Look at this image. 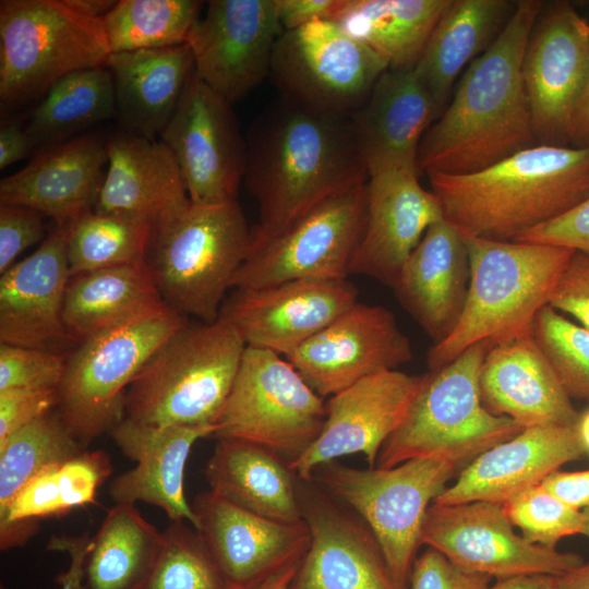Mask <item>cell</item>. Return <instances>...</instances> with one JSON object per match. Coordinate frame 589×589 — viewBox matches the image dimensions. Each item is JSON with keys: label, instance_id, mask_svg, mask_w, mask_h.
Listing matches in <instances>:
<instances>
[{"label": "cell", "instance_id": "cell-51", "mask_svg": "<svg viewBox=\"0 0 589 589\" xmlns=\"http://www.w3.org/2000/svg\"><path fill=\"white\" fill-rule=\"evenodd\" d=\"M550 306L576 318L589 329V255L573 254L549 301Z\"/></svg>", "mask_w": 589, "mask_h": 589}, {"label": "cell", "instance_id": "cell-5", "mask_svg": "<svg viewBox=\"0 0 589 589\" xmlns=\"http://www.w3.org/2000/svg\"><path fill=\"white\" fill-rule=\"evenodd\" d=\"M245 347L223 320L211 324L188 320L128 387L124 418L154 426L215 428Z\"/></svg>", "mask_w": 589, "mask_h": 589}, {"label": "cell", "instance_id": "cell-45", "mask_svg": "<svg viewBox=\"0 0 589 589\" xmlns=\"http://www.w3.org/2000/svg\"><path fill=\"white\" fill-rule=\"evenodd\" d=\"M503 505L513 526L532 543L556 549L561 539L581 533L582 512L555 496L542 484L529 488Z\"/></svg>", "mask_w": 589, "mask_h": 589}, {"label": "cell", "instance_id": "cell-14", "mask_svg": "<svg viewBox=\"0 0 589 589\" xmlns=\"http://www.w3.org/2000/svg\"><path fill=\"white\" fill-rule=\"evenodd\" d=\"M421 544L443 553L458 567L491 578L562 575L585 563L581 556L526 541L515 533L503 505L490 502L432 503Z\"/></svg>", "mask_w": 589, "mask_h": 589}, {"label": "cell", "instance_id": "cell-46", "mask_svg": "<svg viewBox=\"0 0 589 589\" xmlns=\"http://www.w3.org/2000/svg\"><path fill=\"white\" fill-rule=\"evenodd\" d=\"M65 353L0 342V390L56 388L65 371Z\"/></svg>", "mask_w": 589, "mask_h": 589}, {"label": "cell", "instance_id": "cell-47", "mask_svg": "<svg viewBox=\"0 0 589 589\" xmlns=\"http://www.w3.org/2000/svg\"><path fill=\"white\" fill-rule=\"evenodd\" d=\"M44 217L25 206L0 204V274L14 265L22 252L45 240Z\"/></svg>", "mask_w": 589, "mask_h": 589}, {"label": "cell", "instance_id": "cell-50", "mask_svg": "<svg viewBox=\"0 0 589 589\" xmlns=\"http://www.w3.org/2000/svg\"><path fill=\"white\" fill-rule=\"evenodd\" d=\"M514 241L563 247L589 255V197L562 216L519 235Z\"/></svg>", "mask_w": 589, "mask_h": 589}, {"label": "cell", "instance_id": "cell-56", "mask_svg": "<svg viewBox=\"0 0 589 589\" xmlns=\"http://www.w3.org/2000/svg\"><path fill=\"white\" fill-rule=\"evenodd\" d=\"M489 589H561V575H521L496 580Z\"/></svg>", "mask_w": 589, "mask_h": 589}, {"label": "cell", "instance_id": "cell-39", "mask_svg": "<svg viewBox=\"0 0 589 589\" xmlns=\"http://www.w3.org/2000/svg\"><path fill=\"white\" fill-rule=\"evenodd\" d=\"M112 118H116L113 77L105 65L77 70L55 82L32 111L25 130L38 153Z\"/></svg>", "mask_w": 589, "mask_h": 589}, {"label": "cell", "instance_id": "cell-7", "mask_svg": "<svg viewBox=\"0 0 589 589\" xmlns=\"http://www.w3.org/2000/svg\"><path fill=\"white\" fill-rule=\"evenodd\" d=\"M491 346V341L478 342L443 368L424 374L405 421L382 446L377 468L441 457L462 470L525 429L508 417L491 413L482 404L479 375Z\"/></svg>", "mask_w": 589, "mask_h": 589}, {"label": "cell", "instance_id": "cell-16", "mask_svg": "<svg viewBox=\"0 0 589 589\" xmlns=\"http://www.w3.org/2000/svg\"><path fill=\"white\" fill-rule=\"evenodd\" d=\"M310 545L289 589H405L365 520L313 479H297Z\"/></svg>", "mask_w": 589, "mask_h": 589}, {"label": "cell", "instance_id": "cell-52", "mask_svg": "<svg viewBox=\"0 0 589 589\" xmlns=\"http://www.w3.org/2000/svg\"><path fill=\"white\" fill-rule=\"evenodd\" d=\"M283 31L316 21H332L342 0H275Z\"/></svg>", "mask_w": 589, "mask_h": 589}, {"label": "cell", "instance_id": "cell-61", "mask_svg": "<svg viewBox=\"0 0 589 589\" xmlns=\"http://www.w3.org/2000/svg\"><path fill=\"white\" fill-rule=\"evenodd\" d=\"M574 429L585 455H589V408L578 413Z\"/></svg>", "mask_w": 589, "mask_h": 589}, {"label": "cell", "instance_id": "cell-34", "mask_svg": "<svg viewBox=\"0 0 589 589\" xmlns=\"http://www.w3.org/2000/svg\"><path fill=\"white\" fill-rule=\"evenodd\" d=\"M515 7L516 2L507 0H452L444 11L413 68L437 118L449 103L460 72L494 43Z\"/></svg>", "mask_w": 589, "mask_h": 589}, {"label": "cell", "instance_id": "cell-21", "mask_svg": "<svg viewBox=\"0 0 589 589\" xmlns=\"http://www.w3.org/2000/svg\"><path fill=\"white\" fill-rule=\"evenodd\" d=\"M423 382L424 375L388 370L365 376L330 396L323 429L291 464L293 471L309 480L320 465L359 453L374 468L382 446L405 421Z\"/></svg>", "mask_w": 589, "mask_h": 589}, {"label": "cell", "instance_id": "cell-26", "mask_svg": "<svg viewBox=\"0 0 589 589\" xmlns=\"http://www.w3.org/2000/svg\"><path fill=\"white\" fill-rule=\"evenodd\" d=\"M214 431V426H154L123 418L109 434L136 465L110 482L111 498L120 504L145 502L163 509L171 521L184 520L196 529L184 494V470L194 443L212 437Z\"/></svg>", "mask_w": 589, "mask_h": 589}, {"label": "cell", "instance_id": "cell-3", "mask_svg": "<svg viewBox=\"0 0 589 589\" xmlns=\"http://www.w3.org/2000/svg\"><path fill=\"white\" fill-rule=\"evenodd\" d=\"M428 177L461 232L514 241L589 197V147L537 144L477 172Z\"/></svg>", "mask_w": 589, "mask_h": 589}, {"label": "cell", "instance_id": "cell-13", "mask_svg": "<svg viewBox=\"0 0 589 589\" xmlns=\"http://www.w3.org/2000/svg\"><path fill=\"white\" fill-rule=\"evenodd\" d=\"M366 218L368 181L325 200L278 236L251 243L232 289L348 279Z\"/></svg>", "mask_w": 589, "mask_h": 589}, {"label": "cell", "instance_id": "cell-25", "mask_svg": "<svg viewBox=\"0 0 589 589\" xmlns=\"http://www.w3.org/2000/svg\"><path fill=\"white\" fill-rule=\"evenodd\" d=\"M108 136L84 133L38 152L0 181V204L32 208L59 225L94 212L106 177Z\"/></svg>", "mask_w": 589, "mask_h": 589}, {"label": "cell", "instance_id": "cell-11", "mask_svg": "<svg viewBox=\"0 0 589 589\" xmlns=\"http://www.w3.org/2000/svg\"><path fill=\"white\" fill-rule=\"evenodd\" d=\"M326 402L283 356L245 347L212 437L260 444L293 464L318 437Z\"/></svg>", "mask_w": 589, "mask_h": 589}, {"label": "cell", "instance_id": "cell-32", "mask_svg": "<svg viewBox=\"0 0 589 589\" xmlns=\"http://www.w3.org/2000/svg\"><path fill=\"white\" fill-rule=\"evenodd\" d=\"M116 119L120 131L156 139L171 120L194 71L187 44L111 53Z\"/></svg>", "mask_w": 589, "mask_h": 589}, {"label": "cell", "instance_id": "cell-62", "mask_svg": "<svg viewBox=\"0 0 589 589\" xmlns=\"http://www.w3.org/2000/svg\"><path fill=\"white\" fill-rule=\"evenodd\" d=\"M581 512H582V517H584V526H582L581 534L589 538V507L582 509Z\"/></svg>", "mask_w": 589, "mask_h": 589}, {"label": "cell", "instance_id": "cell-48", "mask_svg": "<svg viewBox=\"0 0 589 589\" xmlns=\"http://www.w3.org/2000/svg\"><path fill=\"white\" fill-rule=\"evenodd\" d=\"M492 579L458 567L443 553L428 546L413 562L409 589H489Z\"/></svg>", "mask_w": 589, "mask_h": 589}, {"label": "cell", "instance_id": "cell-17", "mask_svg": "<svg viewBox=\"0 0 589 589\" xmlns=\"http://www.w3.org/2000/svg\"><path fill=\"white\" fill-rule=\"evenodd\" d=\"M588 76L589 23L566 2L551 4L537 19L522 59L538 144L568 146Z\"/></svg>", "mask_w": 589, "mask_h": 589}, {"label": "cell", "instance_id": "cell-20", "mask_svg": "<svg viewBox=\"0 0 589 589\" xmlns=\"http://www.w3.org/2000/svg\"><path fill=\"white\" fill-rule=\"evenodd\" d=\"M345 280L298 279L261 288H233L219 320L230 324L247 347L288 357L358 302Z\"/></svg>", "mask_w": 589, "mask_h": 589}, {"label": "cell", "instance_id": "cell-44", "mask_svg": "<svg viewBox=\"0 0 589 589\" xmlns=\"http://www.w3.org/2000/svg\"><path fill=\"white\" fill-rule=\"evenodd\" d=\"M532 334L567 395L589 401V329L545 305L534 318Z\"/></svg>", "mask_w": 589, "mask_h": 589}, {"label": "cell", "instance_id": "cell-38", "mask_svg": "<svg viewBox=\"0 0 589 589\" xmlns=\"http://www.w3.org/2000/svg\"><path fill=\"white\" fill-rule=\"evenodd\" d=\"M163 548V531L149 524L134 504L116 503L91 539L82 589H142Z\"/></svg>", "mask_w": 589, "mask_h": 589}, {"label": "cell", "instance_id": "cell-40", "mask_svg": "<svg viewBox=\"0 0 589 589\" xmlns=\"http://www.w3.org/2000/svg\"><path fill=\"white\" fill-rule=\"evenodd\" d=\"M196 0H119L101 19L111 53L187 44L201 16Z\"/></svg>", "mask_w": 589, "mask_h": 589}, {"label": "cell", "instance_id": "cell-30", "mask_svg": "<svg viewBox=\"0 0 589 589\" xmlns=\"http://www.w3.org/2000/svg\"><path fill=\"white\" fill-rule=\"evenodd\" d=\"M480 396L493 414L522 428L574 425L570 397L533 334L491 346L480 370Z\"/></svg>", "mask_w": 589, "mask_h": 589}, {"label": "cell", "instance_id": "cell-43", "mask_svg": "<svg viewBox=\"0 0 589 589\" xmlns=\"http://www.w3.org/2000/svg\"><path fill=\"white\" fill-rule=\"evenodd\" d=\"M164 548L142 589H230L200 532L188 521H171Z\"/></svg>", "mask_w": 589, "mask_h": 589}, {"label": "cell", "instance_id": "cell-6", "mask_svg": "<svg viewBox=\"0 0 589 589\" xmlns=\"http://www.w3.org/2000/svg\"><path fill=\"white\" fill-rule=\"evenodd\" d=\"M250 244L251 229L237 200L191 203L152 229L145 263L170 309L211 324L218 321Z\"/></svg>", "mask_w": 589, "mask_h": 589}, {"label": "cell", "instance_id": "cell-18", "mask_svg": "<svg viewBox=\"0 0 589 589\" xmlns=\"http://www.w3.org/2000/svg\"><path fill=\"white\" fill-rule=\"evenodd\" d=\"M283 32L275 0H211L188 38L196 75L231 105L271 73Z\"/></svg>", "mask_w": 589, "mask_h": 589}, {"label": "cell", "instance_id": "cell-49", "mask_svg": "<svg viewBox=\"0 0 589 589\" xmlns=\"http://www.w3.org/2000/svg\"><path fill=\"white\" fill-rule=\"evenodd\" d=\"M56 388H9L0 390V443L23 426L57 409Z\"/></svg>", "mask_w": 589, "mask_h": 589}, {"label": "cell", "instance_id": "cell-31", "mask_svg": "<svg viewBox=\"0 0 589 589\" xmlns=\"http://www.w3.org/2000/svg\"><path fill=\"white\" fill-rule=\"evenodd\" d=\"M436 118L433 100L413 69L386 70L351 117L369 175L389 168L419 172V146Z\"/></svg>", "mask_w": 589, "mask_h": 589}, {"label": "cell", "instance_id": "cell-2", "mask_svg": "<svg viewBox=\"0 0 589 589\" xmlns=\"http://www.w3.org/2000/svg\"><path fill=\"white\" fill-rule=\"evenodd\" d=\"M542 8L539 0L516 2L498 37L467 67L446 108L421 140L419 172L472 173L538 144L522 59Z\"/></svg>", "mask_w": 589, "mask_h": 589}, {"label": "cell", "instance_id": "cell-54", "mask_svg": "<svg viewBox=\"0 0 589 589\" xmlns=\"http://www.w3.org/2000/svg\"><path fill=\"white\" fill-rule=\"evenodd\" d=\"M541 484L578 510L589 507V469L573 472L556 470L549 474Z\"/></svg>", "mask_w": 589, "mask_h": 589}, {"label": "cell", "instance_id": "cell-24", "mask_svg": "<svg viewBox=\"0 0 589 589\" xmlns=\"http://www.w3.org/2000/svg\"><path fill=\"white\" fill-rule=\"evenodd\" d=\"M442 218L437 196L421 185L418 171L389 168L370 173L366 225L350 274L393 289L428 228Z\"/></svg>", "mask_w": 589, "mask_h": 589}, {"label": "cell", "instance_id": "cell-37", "mask_svg": "<svg viewBox=\"0 0 589 589\" xmlns=\"http://www.w3.org/2000/svg\"><path fill=\"white\" fill-rule=\"evenodd\" d=\"M452 0H342L332 21L393 70L413 69Z\"/></svg>", "mask_w": 589, "mask_h": 589}, {"label": "cell", "instance_id": "cell-15", "mask_svg": "<svg viewBox=\"0 0 589 589\" xmlns=\"http://www.w3.org/2000/svg\"><path fill=\"white\" fill-rule=\"evenodd\" d=\"M175 155L191 203L237 200L247 165V137L232 105L193 71L180 103L160 134Z\"/></svg>", "mask_w": 589, "mask_h": 589}, {"label": "cell", "instance_id": "cell-9", "mask_svg": "<svg viewBox=\"0 0 589 589\" xmlns=\"http://www.w3.org/2000/svg\"><path fill=\"white\" fill-rule=\"evenodd\" d=\"M459 468L441 457L413 458L392 468L360 469L333 460L310 479L356 510L370 526L397 584L409 579L428 508Z\"/></svg>", "mask_w": 589, "mask_h": 589}, {"label": "cell", "instance_id": "cell-57", "mask_svg": "<svg viewBox=\"0 0 589 589\" xmlns=\"http://www.w3.org/2000/svg\"><path fill=\"white\" fill-rule=\"evenodd\" d=\"M568 146L589 147V76L573 120Z\"/></svg>", "mask_w": 589, "mask_h": 589}, {"label": "cell", "instance_id": "cell-19", "mask_svg": "<svg viewBox=\"0 0 589 589\" xmlns=\"http://www.w3.org/2000/svg\"><path fill=\"white\" fill-rule=\"evenodd\" d=\"M412 356L390 310L357 302L286 359L325 398L365 376L397 370Z\"/></svg>", "mask_w": 589, "mask_h": 589}, {"label": "cell", "instance_id": "cell-36", "mask_svg": "<svg viewBox=\"0 0 589 589\" xmlns=\"http://www.w3.org/2000/svg\"><path fill=\"white\" fill-rule=\"evenodd\" d=\"M111 472L105 450H83L43 470L25 484L0 519L1 550L24 545L39 530L40 519L96 504L97 490Z\"/></svg>", "mask_w": 589, "mask_h": 589}, {"label": "cell", "instance_id": "cell-22", "mask_svg": "<svg viewBox=\"0 0 589 589\" xmlns=\"http://www.w3.org/2000/svg\"><path fill=\"white\" fill-rule=\"evenodd\" d=\"M196 530L230 589H240L299 563L310 545L303 519L280 521L244 510L212 491L191 504Z\"/></svg>", "mask_w": 589, "mask_h": 589}, {"label": "cell", "instance_id": "cell-12", "mask_svg": "<svg viewBox=\"0 0 589 589\" xmlns=\"http://www.w3.org/2000/svg\"><path fill=\"white\" fill-rule=\"evenodd\" d=\"M388 63L333 21L283 31L269 76L281 98L306 110L351 118Z\"/></svg>", "mask_w": 589, "mask_h": 589}, {"label": "cell", "instance_id": "cell-60", "mask_svg": "<svg viewBox=\"0 0 589 589\" xmlns=\"http://www.w3.org/2000/svg\"><path fill=\"white\" fill-rule=\"evenodd\" d=\"M561 589H589V562L562 574Z\"/></svg>", "mask_w": 589, "mask_h": 589}, {"label": "cell", "instance_id": "cell-28", "mask_svg": "<svg viewBox=\"0 0 589 589\" xmlns=\"http://www.w3.org/2000/svg\"><path fill=\"white\" fill-rule=\"evenodd\" d=\"M584 455L574 425L525 428L513 438L474 458L433 503L449 505L482 501L504 504Z\"/></svg>", "mask_w": 589, "mask_h": 589}, {"label": "cell", "instance_id": "cell-29", "mask_svg": "<svg viewBox=\"0 0 589 589\" xmlns=\"http://www.w3.org/2000/svg\"><path fill=\"white\" fill-rule=\"evenodd\" d=\"M470 283L464 233L445 218L432 224L393 288L399 303L433 345L445 340L462 315Z\"/></svg>", "mask_w": 589, "mask_h": 589}, {"label": "cell", "instance_id": "cell-55", "mask_svg": "<svg viewBox=\"0 0 589 589\" xmlns=\"http://www.w3.org/2000/svg\"><path fill=\"white\" fill-rule=\"evenodd\" d=\"M35 153L31 139L19 122L2 121L0 124V169Z\"/></svg>", "mask_w": 589, "mask_h": 589}, {"label": "cell", "instance_id": "cell-33", "mask_svg": "<svg viewBox=\"0 0 589 589\" xmlns=\"http://www.w3.org/2000/svg\"><path fill=\"white\" fill-rule=\"evenodd\" d=\"M209 491L255 515L301 520L298 476L273 450L244 440L218 438L205 466Z\"/></svg>", "mask_w": 589, "mask_h": 589}, {"label": "cell", "instance_id": "cell-53", "mask_svg": "<svg viewBox=\"0 0 589 589\" xmlns=\"http://www.w3.org/2000/svg\"><path fill=\"white\" fill-rule=\"evenodd\" d=\"M87 533L79 537H51L47 543V550L67 552L70 555V566L67 572L56 577L60 589H82L83 566L91 546ZM0 589H4L3 586Z\"/></svg>", "mask_w": 589, "mask_h": 589}, {"label": "cell", "instance_id": "cell-41", "mask_svg": "<svg viewBox=\"0 0 589 589\" xmlns=\"http://www.w3.org/2000/svg\"><path fill=\"white\" fill-rule=\"evenodd\" d=\"M85 450L52 410L0 443V519L25 484L43 470Z\"/></svg>", "mask_w": 589, "mask_h": 589}, {"label": "cell", "instance_id": "cell-10", "mask_svg": "<svg viewBox=\"0 0 589 589\" xmlns=\"http://www.w3.org/2000/svg\"><path fill=\"white\" fill-rule=\"evenodd\" d=\"M188 317L169 306L77 345L67 358L57 410L86 448L124 418L128 387Z\"/></svg>", "mask_w": 589, "mask_h": 589}, {"label": "cell", "instance_id": "cell-35", "mask_svg": "<svg viewBox=\"0 0 589 589\" xmlns=\"http://www.w3.org/2000/svg\"><path fill=\"white\" fill-rule=\"evenodd\" d=\"M166 308L146 263L142 262L71 277L63 322L77 346Z\"/></svg>", "mask_w": 589, "mask_h": 589}, {"label": "cell", "instance_id": "cell-27", "mask_svg": "<svg viewBox=\"0 0 589 589\" xmlns=\"http://www.w3.org/2000/svg\"><path fill=\"white\" fill-rule=\"evenodd\" d=\"M108 167L95 213L164 225L191 204L170 148L123 131L108 136Z\"/></svg>", "mask_w": 589, "mask_h": 589}, {"label": "cell", "instance_id": "cell-58", "mask_svg": "<svg viewBox=\"0 0 589 589\" xmlns=\"http://www.w3.org/2000/svg\"><path fill=\"white\" fill-rule=\"evenodd\" d=\"M79 14L101 20L117 3L115 0H64Z\"/></svg>", "mask_w": 589, "mask_h": 589}, {"label": "cell", "instance_id": "cell-1", "mask_svg": "<svg viewBox=\"0 0 589 589\" xmlns=\"http://www.w3.org/2000/svg\"><path fill=\"white\" fill-rule=\"evenodd\" d=\"M245 137L243 182L259 206L251 243L278 236L316 205L369 179L351 118L280 98L255 118Z\"/></svg>", "mask_w": 589, "mask_h": 589}, {"label": "cell", "instance_id": "cell-42", "mask_svg": "<svg viewBox=\"0 0 589 589\" xmlns=\"http://www.w3.org/2000/svg\"><path fill=\"white\" fill-rule=\"evenodd\" d=\"M152 235L146 223L87 213L69 226L67 255L70 276L145 262Z\"/></svg>", "mask_w": 589, "mask_h": 589}, {"label": "cell", "instance_id": "cell-8", "mask_svg": "<svg viewBox=\"0 0 589 589\" xmlns=\"http://www.w3.org/2000/svg\"><path fill=\"white\" fill-rule=\"evenodd\" d=\"M110 56L103 21L64 0L0 1L2 111L41 99L68 73L108 65Z\"/></svg>", "mask_w": 589, "mask_h": 589}, {"label": "cell", "instance_id": "cell-59", "mask_svg": "<svg viewBox=\"0 0 589 589\" xmlns=\"http://www.w3.org/2000/svg\"><path fill=\"white\" fill-rule=\"evenodd\" d=\"M299 563L287 566L262 580L240 589H289Z\"/></svg>", "mask_w": 589, "mask_h": 589}, {"label": "cell", "instance_id": "cell-23", "mask_svg": "<svg viewBox=\"0 0 589 589\" xmlns=\"http://www.w3.org/2000/svg\"><path fill=\"white\" fill-rule=\"evenodd\" d=\"M69 226L53 223L36 251L0 274V342L60 353L76 347L63 322Z\"/></svg>", "mask_w": 589, "mask_h": 589}, {"label": "cell", "instance_id": "cell-4", "mask_svg": "<svg viewBox=\"0 0 589 589\" xmlns=\"http://www.w3.org/2000/svg\"><path fill=\"white\" fill-rule=\"evenodd\" d=\"M464 236L470 260L467 301L454 332L429 349L431 371L478 342L496 345L532 334L538 312L549 304L575 253L550 244Z\"/></svg>", "mask_w": 589, "mask_h": 589}]
</instances>
